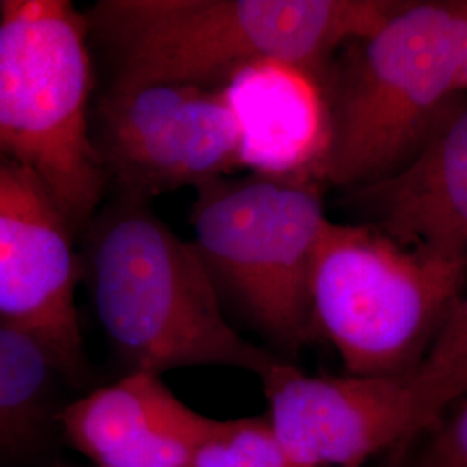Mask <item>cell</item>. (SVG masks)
Segmentation results:
<instances>
[{
	"label": "cell",
	"mask_w": 467,
	"mask_h": 467,
	"mask_svg": "<svg viewBox=\"0 0 467 467\" xmlns=\"http://www.w3.org/2000/svg\"><path fill=\"white\" fill-rule=\"evenodd\" d=\"M403 0H100L88 36L109 85L222 88L244 67L284 61L318 77L334 52L378 30Z\"/></svg>",
	"instance_id": "cell-1"
},
{
	"label": "cell",
	"mask_w": 467,
	"mask_h": 467,
	"mask_svg": "<svg viewBox=\"0 0 467 467\" xmlns=\"http://www.w3.org/2000/svg\"><path fill=\"white\" fill-rule=\"evenodd\" d=\"M87 229L94 310L127 372L229 368L262 378L281 360L229 324L200 251L150 201L117 194Z\"/></svg>",
	"instance_id": "cell-2"
},
{
	"label": "cell",
	"mask_w": 467,
	"mask_h": 467,
	"mask_svg": "<svg viewBox=\"0 0 467 467\" xmlns=\"http://www.w3.org/2000/svg\"><path fill=\"white\" fill-rule=\"evenodd\" d=\"M466 67L467 0H403L347 44L320 77L329 117L320 184L355 189L399 170L464 90Z\"/></svg>",
	"instance_id": "cell-3"
},
{
	"label": "cell",
	"mask_w": 467,
	"mask_h": 467,
	"mask_svg": "<svg viewBox=\"0 0 467 467\" xmlns=\"http://www.w3.org/2000/svg\"><path fill=\"white\" fill-rule=\"evenodd\" d=\"M90 90L84 15L65 0H2L0 161L30 170L75 233L98 215L108 185L88 127Z\"/></svg>",
	"instance_id": "cell-4"
},
{
	"label": "cell",
	"mask_w": 467,
	"mask_h": 467,
	"mask_svg": "<svg viewBox=\"0 0 467 467\" xmlns=\"http://www.w3.org/2000/svg\"><path fill=\"white\" fill-rule=\"evenodd\" d=\"M466 283L467 262L329 220L312 264L314 331L339 353L345 374L410 381Z\"/></svg>",
	"instance_id": "cell-5"
},
{
	"label": "cell",
	"mask_w": 467,
	"mask_h": 467,
	"mask_svg": "<svg viewBox=\"0 0 467 467\" xmlns=\"http://www.w3.org/2000/svg\"><path fill=\"white\" fill-rule=\"evenodd\" d=\"M322 184L251 173L196 189L194 246L217 284L284 353L316 337L310 279L329 218Z\"/></svg>",
	"instance_id": "cell-6"
},
{
	"label": "cell",
	"mask_w": 467,
	"mask_h": 467,
	"mask_svg": "<svg viewBox=\"0 0 467 467\" xmlns=\"http://www.w3.org/2000/svg\"><path fill=\"white\" fill-rule=\"evenodd\" d=\"M118 196L150 201L241 168V130L222 88L109 85L94 135Z\"/></svg>",
	"instance_id": "cell-7"
},
{
	"label": "cell",
	"mask_w": 467,
	"mask_h": 467,
	"mask_svg": "<svg viewBox=\"0 0 467 467\" xmlns=\"http://www.w3.org/2000/svg\"><path fill=\"white\" fill-rule=\"evenodd\" d=\"M73 234L30 170L0 161V322L30 336L63 378L78 383L88 364L75 305L84 268Z\"/></svg>",
	"instance_id": "cell-8"
},
{
	"label": "cell",
	"mask_w": 467,
	"mask_h": 467,
	"mask_svg": "<svg viewBox=\"0 0 467 467\" xmlns=\"http://www.w3.org/2000/svg\"><path fill=\"white\" fill-rule=\"evenodd\" d=\"M267 420L300 467H366L412 440V395L405 379L308 376L281 358L262 378Z\"/></svg>",
	"instance_id": "cell-9"
},
{
	"label": "cell",
	"mask_w": 467,
	"mask_h": 467,
	"mask_svg": "<svg viewBox=\"0 0 467 467\" xmlns=\"http://www.w3.org/2000/svg\"><path fill=\"white\" fill-rule=\"evenodd\" d=\"M368 225L403 246L467 262V92L436 115L416 152L393 173L350 189Z\"/></svg>",
	"instance_id": "cell-10"
},
{
	"label": "cell",
	"mask_w": 467,
	"mask_h": 467,
	"mask_svg": "<svg viewBox=\"0 0 467 467\" xmlns=\"http://www.w3.org/2000/svg\"><path fill=\"white\" fill-rule=\"evenodd\" d=\"M59 420L69 443L94 467H191L222 424L146 372H127L90 391L69 403Z\"/></svg>",
	"instance_id": "cell-11"
},
{
	"label": "cell",
	"mask_w": 467,
	"mask_h": 467,
	"mask_svg": "<svg viewBox=\"0 0 467 467\" xmlns=\"http://www.w3.org/2000/svg\"><path fill=\"white\" fill-rule=\"evenodd\" d=\"M241 130V165L251 173L318 181L329 140L320 77L284 61H258L222 87Z\"/></svg>",
	"instance_id": "cell-12"
},
{
	"label": "cell",
	"mask_w": 467,
	"mask_h": 467,
	"mask_svg": "<svg viewBox=\"0 0 467 467\" xmlns=\"http://www.w3.org/2000/svg\"><path fill=\"white\" fill-rule=\"evenodd\" d=\"M56 376L47 351L0 322V453L21 451L36 436Z\"/></svg>",
	"instance_id": "cell-13"
},
{
	"label": "cell",
	"mask_w": 467,
	"mask_h": 467,
	"mask_svg": "<svg viewBox=\"0 0 467 467\" xmlns=\"http://www.w3.org/2000/svg\"><path fill=\"white\" fill-rule=\"evenodd\" d=\"M409 386L414 407L412 440L419 441L467 395V291Z\"/></svg>",
	"instance_id": "cell-14"
},
{
	"label": "cell",
	"mask_w": 467,
	"mask_h": 467,
	"mask_svg": "<svg viewBox=\"0 0 467 467\" xmlns=\"http://www.w3.org/2000/svg\"><path fill=\"white\" fill-rule=\"evenodd\" d=\"M191 467H300L283 451L267 418L227 419L196 451Z\"/></svg>",
	"instance_id": "cell-15"
},
{
	"label": "cell",
	"mask_w": 467,
	"mask_h": 467,
	"mask_svg": "<svg viewBox=\"0 0 467 467\" xmlns=\"http://www.w3.org/2000/svg\"><path fill=\"white\" fill-rule=\"evenodd\" d=\"M445 416L418 451L412 467H467V395Z\"/></svg>",
	"instance_id": "cell-16"
},
{
	"label": "cell",
	"mask_w": 467,
	"mask_h": 467,
	"mask_svg": "<svg viewBox=\"0 0 467 467\" xmlns=\"http://www.w3.org/2000/svg\"><path fill=\"white\" fill-rule=\"evenodd\" d=\"M412 447L409 445H400L395 451H388L383 464L378 467H410L409 466V457H410Z\"/></svg>",
	"instance_id": "cell-17"
},
{
	"label": "cell",
	"mask_w": 467,
	"mask_h": 467,
	"mask_svg": "<svg viewBox=\"0 0 467 467\" xmlns=\"http://www.w3.org/2000/svg\"><path fill=\"white\" fill-rule=\"evenodd\" d=\"M464 90L467 92V67L466 71H464Z\"/></svg>",
	"instance_id": "cell-18"
},
{
	"label": "cell",
	"mask_w": 467,
	"mask_h": 467,
	"mask_svg": "<svg viewBox=\"0 0 467 467\" xmlns=\"http://www.w3.org/2000/svg\"><path fill=\"white\" fill-rule=\"evenodd\" d=\"M0 7H2V0H0Z\"/></svg>",
	"instance_id": "cell-19"
}]
</instances>
